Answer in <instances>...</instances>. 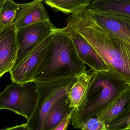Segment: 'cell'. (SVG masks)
<instances>
[{
  "mask_svg": "<svg viewBox=\"0 0 130 130\" xmlns=\"http://www.w3.org/2000/svg\"><path fill=\"white\" fill-rule=\"evenodd\" d=\"M67 26L81 35L111 70L130 82V44L106 31L88 16L86 8L68 17Z\"/></svg>",
  "mask_w": 130,
  "mask_h": 130,
  "instance_id": "obj_1",
  "label": "cell"
},
{
  "mask_svg": "<svg viewBox=\"0 0 130 130\" xmlns=\"http://www.w3.org/2000/svg\"><path fill=\"white\" fill-rule=\"evenodd\" d=\"M86 70V65L79 59L64 28H57L45 48L33 82H55L78 76Z\"/></svg>",
  "mask_w": 130,
  "mask_h": 130,
  "instance_id": "obj_2",
  "label": "cell"
},
{
  "mask_svg": "<svg viewBox=\"0 0 130 130\" xmlns=\"http://www.w3.org/2000/svg\"><path fill=\"white\" fill-rule=\"evenodd\" d=\"M130 89V82L113 71H93L83 101L71 116L74 128L80 129L87 119L97 116Z\"/></svg>",
  "mask_w": 130,
  "mask_h": 130,
  "instance_id": "obj_3",
  "label": "cell"
},
{
  "mask_svg": "<svg viewBox=\"0 0 130 130\" xmlns=\"http://www.w3.org/2000/svg\"><path fill=\"white\" fill-rule=\"evenodd\" d=\"M77 76L51 83H35L38 93L37 104L26 123L30 130H42L46 115L59 100L68 94Z\"/></svg>",
  "mask_w": 130,
  "mask_h": 130,
  "instance_id": "obj_4",
  "label": "cell"
},
{
  "mask_svg": "<svg viewBox=\"0 0 130 130\" xmlns=\"http://www.w3.org/2000/svg\"><path fill=\"white\" fill-rule=\"evenodd\" d=\"M38 97L34 82L24 84L12 82L0 93V109L11 110L28 121L35 109Z\"/></svg>",
  "mask_w": 130,
  "mask_h": 130,
  "instance_id": "obj_5",
  "label": "cell"
},
{
  "mask_svg": "<svg viewBox=\"0 0 130 130\" xmlns=\"http://www.w3.org/2000/svg\"><path fill=\"white\" fill-rule=\"evenodd\" d=\"M57 28L48 20L34 23L17 30L19 50L13 67L20 63Z\"/></svg>",
  "mask_w": 130,
  "mask_h": 130,
  "instance_id": "obj_6",
  "label": "cell"
},
{
  "mask_svg": "<svg viewBox=\"0 0 130 130\" xmlns=\"http://www.w3.org/2000/svg\"><path fill=\"white\" fill-rule=\"evenodd\" d=\"M52 34L46 38L18 65L12 68L9 72L12 82L19 84L33 82L36 71Z\"/></svg>",
  "mask_w": 130,
  "mask_h": 130,
  "instance_id": "obj_7",
  "label": "cell"
},
{
  "mask_svg": "<svg viewBox=\"0 0 130 130\" xmlns=\"http://www.w3.org/2000/svg\"><path fill=\"white\" fill-rule=\"evenodd\" d=\"M86 9L97 25L130 44V17Z\"/></svg>",
  "mask_w": 130,
  "mask_h": 130,
  "instance_id": "obj_8",
  "label": "cell"
},
{
  "mask_svg": "<svg viewBox=\"0 0 130 130\" xmlns=\"http://www.w3.org/2000/svg\"><path fill=\"white\" fill-rule=\"evenodd\" d=\"M72 41L79 59L93 71L109 70L106 64L87 41L69 26L64 28Z\"/></svg>",
  "mask_w": 130,
  "mask_h": 130,
  "instance_id": "obj_9",
  "label": "cell"
},
{
  "mask_svg": "<svg viewBox=\"0 0 130 130\" xmlns=\"http://www.w3.org/2000/svg\"><path fill=\"white\" fill-rule=\"evenodd\" d=\"M19 45L14 25L0 31V77L13 67L17 58Z\"/></svg>",
  "mask_w": 130,
  "mask_h": 130,
  "instance_id": "obj_10",
  "label": "cell"
},
{
  "mask_svg": "<svg viewBox=\"0 0 130 130\" xmlns=\"http://www.w3.org/2000/svg\"><path fill=\"white\" fill-rule=\"evenodd\" d=\"M42 0H35L27 3L20 4V8L14 24L16 29L37 23L49 20Z\"/></svg>",
  "mask_w": 130,
  "mask_h": 130,
  "instance_id": "obj_11",
  "label": "cell"
},
{
  "mask_svg": "<svg viewBox=\"0 0 130 130\" xmlns=\"http://www.w3.org/2000/svg\"><path fill=\"white\" fill-rule=\"evenodd\" d=\"M129 112H130V89L116 99L96 117L106 125L114 119Z\"/></svg>",
  "mask_w": 130,
  "mask_h": 130,
  "instance_id": "obj_12",
  "label": "cell"
},
{
  "mask_svg": "<svg viewBox=\"0 0 130 130\" xmlns=\"http://www.w3.org/2000/svg\"><path fill=\"white\" fill-rule=\"evenodd\" d=\"M68 95L59 100L48 112L43 121L42 130H51L68 115L73 114L76 109L70 107Z\"/></svg>",
  "mask_w": 130,
  "mask_h": 130,
  "instance_id": "obj_13",
  "label": "cell"
},
{
  "mask_svg": "<svg viewBox=\"0 0 130 130\" xmlns=\"http://www.w3.org/2000/svg\"><path fill=\"white\" fill-rule=\"evenodd\" d=\"M87 8L97 12L130 17V0H94Z\"/></svg>",
  "mask_w": 130,
  "mask_h": 130,
  "instance_id": "obj_14",
  "label": "cell"
},
{
  "mask_svg": "<svg viewBox=\"0 0 130 130\" xmlns=\"http://www.w3.org/2000/svg\"><path fill=\"white\" fill-rule=\"evenodd\" d=\"M92 73L87 71L77 77L76 81L70 89L68 98L71 108L76 109L80 105L86 92Z\"/></svg>",
  "mask_w": 130,
  "mask_h": 130,
  "instance_id": "obj_15",
  "label": "cell"
},
{
  "mask_svg": "<svg viewBox=\"0 0 130 130\" xmlns=\"http://www.w3.org/2000/svg\"><path fill=\"white\" fill-rule=\"evenodd\" d=\"M90 0H45V4L55 11H60L65 14H72L77 10L88 7Z\"/></svg>",
  "mask_w": 130,
  "mask_h": 130,
  "instance_id": "obj_16",
  "label": "cell"
},
{
  "mask_svg": "<svg viewBox=\"0 0 130 130\" xmlns=\"http://www.w3.org/2000/svg\"><path fill=\"white\" fill-rule=\"evenodd\" d=\"M20 8V4L11 0H4L1 10V20L4 28L14 25Z\"/></svg>",
  "mask_w": 130,
  "mask_h": 130,
  "instance_id": "obj_17",
  "label": "cell"
},
{
  "mask_svg": "<svg viewBox=\"0 0 130 130\" xmlns=\"http://www.w3.org/2000/svg\"><path fill=\"white\" fill-rule=\"evenodd\" d=\"M82 130H106L105 123L98 117L87 119L80 127Z\"/></svg>",
  "mask_w": 130,
  "mask_h": 130,
  "instance_id": "obj_18",
  "label": "cell"
},
{
  "mask_svg": "<svg viewBox=\"0 0 130 130\" xmlns=\"http://www.w3.org/2000/svg\"><path fill=\"white\" fill-rule=\"evenodd\" d=\"M73 114L68 115L64 118L62 121L55 127L51 130H67L68 125L71 122V118Z\"/></svg>",
  "mask_w": 130,
  "mask_h": 130,
  "instance_id": "obj_19",
  "label": "cell"
},
{
  "mask_svg": "<svg viewBox=\"0 0 130 130\" xmlns=\"http://www.w3.org/2000/svg\"><path fill=\"white\" fill-rule=\"evenodd\" d=\"M1 130H30V129L26 123L10 127L4 128Z\"/></svg>",
  "mask_w": 130,
  "mask_h": 130,
  "instance_id": "obj_20",
  "label": "cell"
},
{
  "mask_svg": "<svg viewBox=\"0 0 130 130\" xmlns=\"http://www.w3.org/2000/svg\"><path fill=\"white\" fill-rule=\"evenodd\" d=\"M3 0H0V4H1V3L3 2Z\"/></svg>",
  "mask_w": 130,
  "mask_h": 130,
  "instance_id": "obj_21",
  "label": "cell"
}]
</instances>
